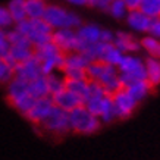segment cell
I'll list each match as a JSON object with an SVG mask.
<instances>
[{
  "label": "cell",
  "mask_w": 160,
  "mask_h": 160,
  "mask_svg": "<svg viewBox=\"0 0 160 160\" xmlns=\"http://www.w3.org/2000/svg\"><path fill=\"white\" fill-rule=\"evenodd\" d=\"M43 19L52 27L53 29L59 28H72L77 29L82 25V18L78 13L68 10L60 5L49 3L46 8V12L43 15Z\"/></svg>",
  "instance_id": "obj_1"
},
{
  "label": "cell",
  "mask_w": 160,
  "mask_h": 160,
  "mask_svg": "<svg viewBox=\"0 0 160 160\" xmlns=\"http://www.w3.org/2000/svg\"><path fill=\"white\" fill-rule=\"evenodd\" d=\"M119 78L123 88L134 84L135 81L146 79V63L144 59L135 53H125L122 60L118 65Z\"/></svg>",
  "instance_id": "obj_2"
},
{
  "label": "cell",
  "mask_w": 160,
  "mask_h": 160,
  "mask_svg": "<svg viewBox=\"0 0 160 160\" xmlns=\"http://www.w3.org/2000/svg\"><path fill=\"white\" fill-rule=\"evenodd\" d=\"M69 122H71V132L81 135L96 134L103 125L100 119L96 115H92L84 104L69 112Z\"/></svg>",
  "instance_id": "obj_3"
},
{
  "label": "cell",
  "mask_w": 160,
  "mask_h": 160,
  "mask_svg": "<svg viewBox=\"0 0 160 160\" xmlns=\"http://www.w3.org/2000/svg\"><path fill=\"white\" fill-rule=\"evenodd\" d=\"M34 56L41 63L44 75H49L56 71H62L63 65H65V53L60 52V49L52 41L34 49Z\"/></svg>",
  "instance_id": "obj_4"
},
{
  "label": "cell",
  "mask_w": 160,
  "mask_h": 160,
  "mask_svg": "<svg viewBox=\"0 0 160 160\" xmlns=\"http://www.w3.org/2000/svg\"><path fill=\"white\" fill-rule=\"evenodd\" d=\"M37 128L43 129L50 135L62 137L71 132V122H69V112L54 106L47 118L40 123Z\"/></svg>",
  "instance_id": "obj_5"
},
{
  "label": "cell",
  "mask_w": 160,
  "mask_h": 160,
  "mask_svg": "<svg viewBox=\"0 0 160 160\" xmlns=\"http://www.w3.org/2000/svg\"><path fill=\"white\" fill-rule=\"evenodd\" d=\"M112 100H113V106H115L118 119H128L135 112L138 104H140L125 88H122L118 92H115L112 96Z\"/></svg>",
  "instance_id": "obj_6"
},
{
  "label": "cell",
  "mask_w": 160,
  "mask_h": 160,
  "mask_svg": "<svg viewBox=\"0 0 160 160\" xmlns=\"http://www.w3.org/2000/svg\"><path fill=\"white\" fill-rule=\"evenodd\" d=\"M52 43L56 44L60 52L63 53H71L78 52V37L77 31L72 28H59L53 29L52 32Z\"/></svg>",
  "instance_id": "obj_7"
},
{
  "label": "cell",
  "mask_w": 160,
  "mask_h": 160,
  "mask_svg": "<svg viewBox=\"0 0 160 160\" xmlns=\"http://www.w3.org/2000/svg\"><path fill=\"white\" fill-rule=\"evenodd\" d=\"M54 107V103L53 100H52V97L50 96H46V97H40L35 100L34 106L29 109V112L25 115V118L28 119L32 125L38 126L41 122L47 118V115H49L50 112H52V109Z\"/></svg>",
  "instance_id": "obj_8"
},
{
  "label": "cell",
  "mask_w": 160,
  "mask_h": 160,
  "mask_svg": "<svg viewBox=\"0 0 160 160\" xmlns=\"http://www.w3.org/2000/svg\"><path fill=\"white\" fill-rule=\"evenodd\" d=\"M41 75H44L43 69H41V63L35 56H32L31 59H28V60H25L22 63H18L13 69V77L24 79L27 82L41 77Z\"/></svg>",
  "instance_id": "obj_9"
},
{
  "label": "cell",
  "mask_w": 160,
  "mask_h": 160,
  "mask_svg": "<svg viewBox=\"0 0 160 160\" xmlns=\"http://www.w3.org/2000/svg\"><path fill=\"white\" fill-rule=\"evenodd\" d=\"M78 37V52L87 44H92L100 41V34H102V27L96 24H82L77 29Z\"/></svg>",
  "instance_id": "obj_10"
},
{
  "label": "cell",
  "mask_w": 160,
  "mask_h": 160,
  "mask_svg": "<svg viewBox=\"0 0 160 160\" xmlns=\"http://www.w3.org/2000/svg\"><path fill=\"white\" fill-rule=\"evenodd\" d=\"M52 100H53L54 106L60 107L63 110L66 112H71L73 109H77V107L82 106L84 104V100L79 96H77L75 92L69 91L68 88H65L62 91H59L58 94H53V96H50Z\"/></svg>",
  "instance_id": "obj_11"
},
{
  "label": "cell",
  "mask_w": 160,
  "mask_h": 160,
  "mask_svg": "<svg viewBox=\"0 0 160 160\" xmlns=\"http://www.w3.org/2000/svg\"><path fill=\"white\" fill-rule=\"evenodd\" d=\"M151 21L153 19H151L150 16H147V15L140 9L129 10L125 18V22H126V25L129 27V29L135 31V32H142V34H147V32H148Z\"/></svg>",
  "instance_id": "obj_12"
},
{
  "label": "cell",
  "mask_w": 160,
  "mask_h": 160,
  "mask_svg": "<svg viewBox=\"0 0 160 160\" xmlns=\"http://www.w3.org/2000/svg\"><path fill=\"white\" fill-rule=\"evenodd\" d=\"M113 44L118 49L121 50L122 53H137L141 50L140 40L134 37L132 34L126 32V31H118L115 32V40Z\"/></svg>",
  "instance_id": "obj_13"
},
{
  "label": "cell",
  "mask_w": 160,
  "mask_h": 160,
  "mask_svg": "<svg viewBox=\"0 0 160 160\" xmlns=\"http://www.w3.org/2000/svg\"><path fill=\"white\" fill-rule=\"evenodd\" d=\"M34 56V47H18V46H10L9 54L5 56V60L8 62L10 68H13L18 63H22Z\"/></svg>",
  "instance_id": "obj_14"
},
{
  "label": "cell",
  "mask_w": 160,
  "mask_h": 160,
  "mask_svg": "<svg viewBox=\"0 0 160 160\" xmlns=\"http://www.w3.org/2000/svg\"><path fill=\"white\" fill-rule=\"evenodd\" d=\"M125 90L131 94L132 97L135 98L137 102L141 103L142 100H146V98L151 94L153 87L147 82V79H140V81H135L134 84H131V85L125 87Z\"/></svg>",
  "instance_id": "obj_15"
},
{
  "label": "cell",
  "mask_w": 160,
  "mask_h": 160,
  "mask_svg": "<svg viewBox=\"0 0 160 160\" xmlns=\"http://www.w3.org/2000/svg\"><path fill=\"white\" fill-rule=\"evenodd\" d=\"M146 63V79L151 87L154 88L160 85V59L148 58L144 59Z\"/></svg>",
  "instance_id": "obj_16"
},
{
  "label": "cell",
  "mask_w": 160,
  "mask_h": 160,
  "mask_svg": "<svg viewBox=\"0 0 160 160\" xmlns=\"http://www.w3.org/2000/svg\"><path fill=\"white\" fill-rule=\"evenodd\" d=\"M6 92H8V100L16 98V97H19V96H24V94H29L28 82L24 81V79H19V78L13 77L9 82L6 84Z\"/></svg>",
  "instance_id": "obj_17"
},
{
  "label": "cell",
  "mask_w": 160,
  "mask_h": 160,
  "mask_svg": "<svg viewBox=\"0 0 160 160\" xmlns=\"http://www.w3.org/2000/svg\"><path fill=\"white\" fill-rule=\"evenodd\" d=\"M141 50H144L148 58L160 59V40L150 34H146L140 40Z\"/></svg>",
  "instance_id": "obj_18"
},
{
  "label": "cell",
  "mask_w": 160,
  "mask_h": 160,
  "mask_svg": "<svg viewBox=\"0 0 160 160\" xmlns=\"http://www.w3.org/2000/svg\"><path fill=\"white\" fill-rule=\"evenodd\" d=\"M28 91L34 98H40V97L50 96L46 75H41V77L35 78V79H32V81H29L28 82Z\"/></svg>",
  "instance_id": "obj_19"
},
{
  "label": "cell",
  "mask_w": 160,
  "mask_h": 160,
  "mask_svg": "<svg viewBox=\"0 0 160 160\" xmlns=\"http://www.w3.org/2000/svg\"><path fill=\"white\" fill-rule=\"evenodd\" d=\"M47 5H49V3H47L46 0H25V12H27V18H29V19L43 18Z\"/></svg>",
  "instance_id": "obj_20"
},
{
  "label": "cell",
  "mask_w": 160,
  "mask_h": 160,
  "mask_svg": "<svg viewBox=\"0 0 160 160\" xmlns=\"http://www.w3.org/2000/svg\"><path fill=\"white\" fill-rule=\"evenodd\" d=\"M123 54L125 53H122L121 50L118 49L113 43H109V44H106V47H104V50H103L102 62L107 63V65H112V66H116L118 68V65H119V62L122 60Z\"/></svg>",
  "instance_id": "obj_21"
},
{
  "label": "cell",
  "mask_w": 160,
  "mask_h": 160,
  "mask_svg": "<svg viewBox=\"0 0 160 160\" xmlns=\"http://www.w3.org/2000/svg\"><path fill=\"white\" fill-rule=\"evenodd\" d=\"M88 63H90V60L81 52H71V53L65 54V65H63V68L87 69Z\"/></svg>",
  "instance_id": "obj_22"
},
{
  "label": "cell",
  "mask_w": 160,
  "mask_h": 160,
  "mask_svg": "<svg viewBox=\"0 0 160 160\" xmlns=\"http://www.w3.org/2000/svg\"><path fill=\"white\" fill-rule=\"evenodd\" d=\"M35 100H37V98H34L31 94H24V96H19V97L9 100V103L12 104L13 109H16L21 115H24L25 116V115L29 112V109L34 106Z\"/></svg>",
  "instance_id": "obj_23"
},
{
  "label": "cell",
  "mask_w": 160,
  "mask_h": 160,
  "mask_svg": "<svg viewBox=\"0 0 160 160\" xmlns=\"http://www.w3.org/2000/svg\"><path fill=\"white\" fill-rule=\"evenodd\" d=\"M47 79V85H49V94H58L59 91H62L66 88V79L63 77V73H58V72H52L49 75H46Z\"/></svg>",
  "instance_id": "obj_24"
},
{
  "label": "cell",
  "mask_w": 160,
  "mask_h": 160,
  "mask_svg": "<svg viewBox=\"0 0 160 160\" xmlns=\"http://www.w3.org/2000/svg\"><path fill=\"white\" fill-rule=\"evenodd\" d=\"M8 10L10 16L13 19L15 24H18L21 21L27 19V12H25V0H10L8 3Z\"/></svg>",
  "instance_id": "obj_25"
},
{
  "label": "cell",
  "mask_w": 160,
  "mask_h": 160,
  "mask_svg": "<svg viewBox=\"0 0 160 160\" xmlns=\"http://www.w3.org/2000/svg\"><path fill=\"white\" fill-rule=\"evenodd\" d=\"M6 38L10 43V46H18V47H32L31 41L28 40V37L25 34H22L19 29L10 28L6 31Z\"/></svg>",
  "instance_id": "obj_26"
},
{
  "label": "cell",
  "mask_w": 160,
  "mask_h": 160,
  "mask_svg": "<svg viewBox=\"0 0 160 160\" xmlns=\"http://www.w3.org/2000/svg\"><path fill=\"white\" fill-rule=\"evenodd\" d=\"M128 12L129 10H128L123 0H110L107 13H110L112 18H115V19H125Z\"/></svg>",
  "instance_id": "obj_27"
},
{
  "label": "cell",
  "mask_w": 160,
  "mask_h": 160,
  "mask_svg": "<svg viewBox=\"0 0 160 160\" xmlns=\"http://www.w3.org/2000/svg\"><path fill=\"white\" fill-rule=\"evenodd\" d=\"M66 88L84 100L88 90V79H66Z\"/></svg>",
  "instance_id": "obj_28"
},
{
  "label": "cell",
  "mask_w": 160,
  "mask_h": 160,
  "mask_svg": "<svg viewBox=\"0 0 160 160\" xmlns=\"http://www.w3.org/2000/svg\"><path fill=\"white\" fill-rule=\"evenodd\" d=\"M140 10H142L151 19L160 16V0H142L140 5Z\"/></svg>",
  "instance_id": "obj_29"
},
{
  "label": "cell",
  "mask_w": 160,
  "mask_h": 160,
  "mask_svg": "<svg viewBox=\"0 0 160 160\" xmlns=\"http://www.w3.org/2000/svg\"><path fill=\"white\" fill-rule=\"evenodd\" d=\"M106 96V91L103 85L98 81H90L88 79V90H87V94L84 97V102L88 100V98H97V97H104Z\"/></svg>",
  "instance_id": "obj_30"
},
{
  "label": "cell",
  "mask_w": 160,
  "mask_h": 160,
  "mask_svg": "<svg viewBox=\"0 0 160 160\" xmlns=\"http://www.w3.org/2000/svg\"><path fill=\"white\" fill-rule=\"evenodd\" d=\"M13 78V68H10L3 58H0V84H8Z\"/></svg>",
  "instance_id": "obj_31"
},
{
  "label": "cell",
  "mask_w": 160,
  "mask_h": 160,
  "mask_svg": "<svg viewBox=\"0 0 160 160\" xmlns=\"http://www.w3.org/2000/svg\"><path fill=\"white\" fill-rule=\"evenodd\" d=\"M15 27V22L12 19V16H10L9 10L6 6H0V28L8 31V29L13 28Z\"/></svg>",
  "instance_id": "obj_32"
},
{
  "label": "cell",
  "mask_w": 160,
  "mask_h": 160,
  "mask_svg": "<svg viewBox=\"0 0 160 160\" xmlns=\"http://www.w3.org/2000/svg\"><path fill=\"white\" fill-rule=\"evenodd\" d=\"M62 73L65 79H88L85 69H77V68H63Z\"/></svg>",
  "instance_id": "obj_33"
},
{
  "label": "cell",
  "mask_w": 160,
  "mask_h": 160,
  "mask_svg": "<svg viewBox=\"0 0 160 160\" xmlns=\"http://www.w3.org/2000/svg\"><path fill=\"white\" fill-rule=\"evenodd\" d=\"M109 5H110V0H88L87 3V6H90V8H94L97 10H103V12H107Z\"/></svg>",
  "instance_id": "obj_34"
},
{
  "label": "cell",
  "mask_w": 160,
  "mask_h": 160,
  "mask_svg": "<svg viewBox=\"0 0 160 160\" xmlns=\"http://www.w3.org/2000/svg\"><path fill=\"white\" fill-rule=\"evenodd\" d=\"M147 34H150V35H153V37L160 40V18H154V19L151 21L150 29H148Z\"/></svg>",
  "instance_id": "obj_35"
},
{
  "label": "cell",
  "mask_w": 160,
  "mask_h": 160,
  "mask_svg": "<svg viewBox=\"0 0 160 160\" xmlns=\"http://www.w3.org/2000/svg\"><path fill=\"white\" fill-rule=\"evenodd\" d=\"M113 40H115V32L112 31V29H107V28H102V34H100V41L103 43H113Z\"/></svg>",
  "instance_id": "obj_36"
},
{
  "label": "cell",
  "mask_w": 160,
  "mask_h": 160,
  "mask_svg": "<svg viewBox=\"0 0 160 160\" xmlns=\"http://www.w3.org/2000/svg\"><path fill=\"white\" fill-rule=\"evenodd\" d=\"M9 50H10V43L8 41L6 35L0 37V58H5L9 54Z\"/></svg>",
  "instance_id": "obj_37"
},
{
  "label": "cell",
  "mask_w": 160,
  "mask_h": 160,
  "mask_svg": "<svg viewBox=\"0 0 160 160\" xmlns=\"http://www.w3.org/2000/svg\"><path fill=\"white\" fill-rule=\"evenodd\" d=\"M123 2H125L128 10H135V9H140V5L142 0H123Z\"/></svg>",
  "instance_id": "obj_38"
},
{
  "label": "cell",
  "mask_w": 160,
  "mask_h": 160,
  "mask_svg": "<svg viewBox=\"0 0 160 160\" xmlns=\"http://www.w3.org/2000/svg\"><path fill=\"white\" fill-rule=\"evenodd\" d=\"M65 2L72 6H87L88 3V0H65Z\"/></svg>",
  "instance_id": "obj_39"
},
{
  "label": "cell",
  "mask_w": 160,
  "mask_h": 160,
  "mask_svg": "<svg viewBox=\"0 0 160 160\" xmlns=\"http://www.w3.org/2000/svg\"><path fill=\"white\" fill-rule=\"evenodd\" d=\"M3 35H6V31H5V29L0 28V37H3Z\"/></svg>",
  "instance_id": "obj_40"
}]
</instances>
